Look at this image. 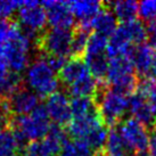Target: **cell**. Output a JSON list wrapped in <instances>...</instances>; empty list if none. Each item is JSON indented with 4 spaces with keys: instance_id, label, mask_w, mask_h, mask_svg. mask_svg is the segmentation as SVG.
<instances>
[{
    "instance_id": "9c48e42d",
    "label": "cell",
    "mask_w": 156,
    "mask_h": 156,
    "mask_svg": "<svg viewBox=\"0 0 156 156\" xmlns=\"http://www.w3.org/2000/svg\"><path fill=\"white\" fill-rule=\"evenodd\" d=\"M140 80L156 81V48L149 44L136 46L128 54Z\"/></svg>"
},
{
    "instance_id": "52a82bcc",
    "label": "cell",
    "mask_w": 156,
    "mask_h": 156,
    "mask_svg": "<svg viewBox=\"0 0 156 156\" xmlns=\"http://www.w3.org/2000/svg\"><path fill=\"white\" fill-rule=\"evenodd\" d=\"M69 140L67 133L63 126L51 124L47 136L41 140L30 143L25 152L34 156H56L61 154L63 147Z\"/></svg>"
},
{
    "instance_id": "8992f818",
    "label": "cell",
    "mask_w": 156,
    "mask_h": 156,
    "mask_svg": "<svg viewBox=\"0 0 156 156\" xmlns=\"http://www.w3.org/2000/svg\"><path fill=\"white\" fill-rule=\"evenodd\" d=\"M20 27L27 39L34 44L40 34L46 29L47 13L41 2L38 1H21V8L18 9Z\"/></svg>"
},
{
    "instance_id": "f546056e",
    "label": "cell",
    "mask_w": 156,
    "mask_h": 156,
    "mask_svg": "<svg viewBox=\"0 0 156 156\" xmlns=\"http://www.w3.org/2000/svg\"><path fill=\"white\" fill-rule=\"evenodd\" d=\"M21 8V1L14 0H0V20L7 21L12 17L17 9Z\"/></svg>"
},
{
    "instance_id": "44dd1931",
    "label": "cell",
    "mask_w": 156,
    "mask_h": 156,
    "mask_svg": "<svg viewBox=\"0 0 156 156\" xmlns=\"http://www.w3.org/2000/svg\"><path fill=\"white\" fill-rule=\"evenodd\" d=\"M84 62L90 74L98 82L105 81L109 63V58L106 52L97 55H84Z\"/></svg>"
},
{
    "instance_id": "9a60e30c",
    "label": "cell",
    "mask_w": 156,
    "mask_h": 156,
    "mask_svg": "<svg viewBox=\"0 0 156 156\" xmlns=\"http://www.w3.org/2000/svg\"><path fill=\"white\" fill-rule=\"evenodd\" d=\"M89 73L90 72L82 57H71L64 67L57 73V76L59 83H62L65 88H69Z\"/></svg>"
},
{
    "instance_id": "ffe728a7",
    "label": "cell",
    "mask_w": 156,
    "mask_h": 156,
    "mask_svg": "<svg viewBox=\"0 0 156 156\" xmlns=\"http://www.w3.org/2000/svg\"><path fill=\"white\" fill-rule=\"evenodd\" d=\"M98 88V82L90 73L86 76L80 79L79 81L73 83L72 86L66 88V94L71 96V98L74 97H90L94 98L96 91Z\"/></svg>"
},
{
    "instance_id": "484cf974",
    "label": "cell",
    "mask_w": 156,
    "mask_h": 156,
    "mask_svg": "<svg viewBox=\"0 0 156 156\" xmlns=\"http://www.w3.org/2000/svg\"><path fill=\"white\" fill-rule=\"evenodd\" d=\"M95 154L83 139L69 140L61 152V156H95Z\"/></svg>"
},
{
    "instance_id": "83f0119b",
    "label": "cell",
    "mask_w": 156,
    "mask_h": 156,
    "mask_svg": "<svg viewBox=\"0 0 156 156\" xmlns=\"http://www.w3.org/2000/svg\"><path fill=\"white\" fill-rule=\"evenodd\" d=\"M108 46V38L99 33H91L88 40L87 49L84 55H97V54H105Z\"/></svg>"
},
{
    "instance_id": "d6a6232c",
    "label": "cell",
    "mask_w": 156,
    "mask_h": 156,
    "mask_svg": "<svg viewBox=\"0 0 156 156\" xmlns=\"http://www.w3.org/2000/svg\"><path fill=\"white\" fill-rule=\"evenodd\" d=\"M149 156H156V130H154L151 134L149 139Z\"/></svg>"
},
{
    "instance_id": "7402d4cb",
    "label": "cell",
    "mask_w": 156,
    "mask_h": 156,
    "mask_svg": "<svg viewBox=\"0 0 156 156\" xmlns=\"http://www.w3.org/2000/svg\"><path fill=\"white\" fill-rule=\"evenodd\" d=\"M120 26H121V29L126 33V35L128 37V39L133 47L145 44L146 39L148 38L147 29L144 25V23L139 20H134V21L126 23H121Z\"/></svg>"
},
{
    "instance_id": "cb8c5ba5",
    "label": "cell",
    "mask_w": 156,
    "mask_h": 156,
    "mask_svg": "<svg viewBox=\"0 0 156 156\" xmlns=\"http://www.w3.org/2000/svg\"><path fill=\"white\" fill-rule=\"evenodd\" d=\"M71 109L73 117L84 116L98 112L94 98L90 97H74L71 98Z\"/></svg>"
},
{
    "instance_id": "8fae6325",
    "label": "cell",
    "mask_w": 156,
    "mask_h": 156,
    "mask_svg": "<svg viewBox=\"0 0 156 156\" xmlns=\"http://www.w3.org/2000/svg\"><path fill=\"white\" fill-rule=\"evenodd\" d=\"M46 109L48 115L59 126H67L71 123L73 115L71 109V100L69 95L63 91H56L46 100Z\"/></svg>"
},
{
    "instance_id": "d6986e66",
    "label": "cell",
    "mask_w": 156,
    "mask_h": 156,
    "mask_svg": "<svg viewBox=\"0 0 156 156\" xmlns=\"http://www.w3.org/2000/svg\"><path fill=\"white\" fill-rule=\"evenodd\" d=\"M115 15L117 21L122 23L131 22L137 20L139 14V4L132 0H123V1H114V2H105Z\"/></svg>"
},
{
    "instance_id": "4316f807",
    "label": "cell",
    "mask_w": 156,
    "mask_h": 156,
    "mask_svg": "<svg viewBox=\"0 0 156 156\" xmlns=\"http://www.w3.org/2000/svg\"><path fill=\"white\" fill-rule=\"evenodd\" d=\"M20 151L16 139L10 128L0 130V156L13 155Z\"/></svg>"
},
{
    "instance_id": "603a6c76",
    "label": "cell",
    "mask_w": 156,
    "mask_h": 156,
    "mask_svg": "<svg viewBox=\"0 0 156 156\" xmlns=\"http://www.w3.org/2000/svg\"><path fill=\"white\" fill-rule=\"evenodd\" d=\"M91 34V31L82 26L76 25L73 27V39H72V49L71 57H82L86 54L88 40Z\"/></svg>"
},
{
    "instance_id": "74e56055",
    "label": "cell",
    "mask_w": 156,
    "mask_h": 156,
    "mask_svg": "<svg viewBox=\"0 0 156 156\" xmlns=\"http://www.w3.org/2000/svg\"><path fill=\"white\" fill-rule=\"evenodd\" d=\"M9 156H17L16 154H13V155H9Z\"/></svg>"
},
{
    "instance_id": "2e32d148",
    "label": "cell",
    "mask_w": 156,
    "mask_h": 156,
    "mask_svg": "<svg viewBox=\"0 0 156 156\" xmlns=\"http://www.w3.org/2000/svg\"><path fill=\"white\" fill-rule=\"evenodd\" d=\"M103 124L99 116V112L84 115V116L73 117L67 126V132L74 139H84L91 131L98 126Z\"/></svg>"
},
{
    "instance_id": "30bf717a",
    "label": "cell",
    "mask_w": 156,
    "mask_h": 156,
    "mask_svg": "<svg viewBox=\"0 0 156 156\" xmlns=\"http://www.w3.org/2000/svg\"><path fill=\"white\" fill-rule=\"evenodd\" d=\"M119 130L134 154L148 152L151 136L148 134V129L144 124L131 117L122 122Z\"/></svg>"
},
{
    "instance_id": "4dcf8cb0",
    "label": "cell",
    "mask_w": 156,
    "mask_h": 156,
    "mask_svg": "<svg viewBox=\"0 0 156 156\" xmlns=\"http://www.w3.org/2000/svg\"><path fill=\"white\" fill-rule=\"evenodd\" d=\"M139 15L148 22L156 20V0L141 1L139 4Z\"/></svg>"
},
{
    "instance_id": "ac0fdd59",
    "label": "cell",
    "mask_w": 156,
    "mask_h": 156,
    "mask_svg": "<svg viewBox=\"0 0 156 156\" xmlns=\"http://www.w3.org/2000/svg\"><path fill=\"white\" fill-rule=\"evenodd\" d=\"M117 18L104 2V8L92 21V30L105 37H111L117 29Z\"/></svg>"
},
{
    "instance_id": "d590c367",
    "label": "cell",
    "mask_w": 156,
    "mask_h": 156,
    "mask_svg": "<svg viewBox=\"0 0 156 156\" xmlns=\"http://www.w3.org/2000/svg\"><path fill=\"white\" fill-rule=\"evenodd\" d=\"M22 156H34V155H32V154H30V153L25 152V153H24V154H23Z\"/></svg>"
},
{
    "instance_id": "f1b7e54d",
    "label": "cell",
    "mask_w": 156,
    "mask_h": 156,
    "mask_svg": "<svg viewBox=\"0 0 156 156\" xmlns=\"http://www.w3.org/2000/svg\"><path fill=\"white\" fill-rule=\"evenodd\" d=\"M137 90L143 94L149 103L152 111L156 115V81L154 80H140Z\"/></svg>"
},
{
    "instance_id": "277c9868",
    "label": "cell",
    "mask_w": 156,
    "mask_h": 156,
    "mask_svg": "<svg viewBox=\"0 0 156 156\" xmlns=\"http://www.w3.org/2000/svg\"><path fill=\"white\" fill-rule=\"evenodd\" d=\"M25 80L31 90L39 97H49L59 87L57 73L42 57L35 58L27 66Z\"/></svg>"
},
{
    "instance_id": "5b68a950",
    "label": "cell",
    "mask_w": 156,
    "mask_h": 156,
    "mask_svg": "<svg viewBox=\"0 0 156 156\" xmlns=\"http://www.w3.org/2000/svg\"><path fill=\"white\" fill-rule=\"evenodd\" d=\"M73 29H48L44 30L33 47L40 57L63 56L71 58Z\"/></svg>"
},
{
    "instance_id": "7a4b0ae2",
    "label": "cell",
    "mask_w": 156,
    "mask_h": 156,
    "mask_svg": "<svg viewBox=\"0 0 156 156\" xmlns=\"http://www.w3.org/2000/svg\"><path fill=\"white\" fill-rule=\"evenodd\" d=\"M50 117L46 106L40 104L29 115L12 116L9 128L16 137L30 144L44 139L50 129Z\"/></svg>"
},
{
    "instance_id": "ba28073f",
    "label": "cell",
    "mask_w": 156,
    "mask_h": 156,
    "mask_svg": "<svg viewBox=\"0 0 156 156\" xmlns=\"http://www.w3.org/2000/svg\"><path fill=\"white\" fill-rule=\"evenodd\" d=\"M40 97L30 88L23 86L1 101V106L10 116L29 115L40 105Z\"/></svg>"
},
{
    "instance_id": "e575fe53",
    "label": "cell",
    "mask_w": 156,
    "mask_h": 156,
    "mask_svg": "<svg viewBox=\"0 0 156 156\" xmlns=\"http://www.w3.org/2000/svg\"><path fill=\"white\" fill-rule=\"evenodd\" d=\"M95 156H106V154L104 153V151L103 152H99V153H96Z\"/></svg>"
},
{
    "instance_id": "6da1fadb",
    "label": "cell",
    "mask_w": 156,
    "mask_h": 156,
    "mask_svg": "<svg viewBox=\"0 0 156 156\" xmlns=\"http://www.w3.org/2000/svg\"><path fill=\"white\" fill-rule=\"evenodd\" d=\"M97 108L99 112L101 123L107 129L119 126L129 108L130 97L114 90L107 83L98 82V88L94 96Z\"/></svg>"
},
{
    "instance_id": "7c38bea8",
    "label": "cell",
    "mask_w": 156,
    "mask_h": 156,
    "mask_svg": "<svg viewBox=\"0 0 156 156\" xmlns=\"http://www.w3.org/2000/svg\"><path fill=\"white\" fill-rule=\"evenodd\" d=\"M47 13L48 23L55 29H72L74 25V15L71 12L69 2L64 1H42Z\"/></svg>"
},
{
    "instance_id": "836d02e7",
    "label": "cell",
    "mask_w": 156,
    "mask_h": 156,
    "mask_svg": "<svg viewBox=\"0 0 156 156\" xmlns=\"http://www.w3.org/2000/svg\"><path fill=\"white\" fill-rule=\"evenodd\" d=\"M4 92H2V88H1V82H0V103L4 100Z\"/></svg>"
},
{
    "instance_id": "4fadbf2b",
    "label": "cell",
    "mask_w": 156,
    "mask_h": 156,
    "mask_svg": "<svg viewBox=\"0 0 156 156\" xmlns=\"http://www.w3.org/2000/svg\"><path fill=\"white\" fill-rule=\"evenodd\" d=\"M69 6L74 17L78 18V25L91 31L92 21L103 10L104 2L95 0H81V1H69Z\"/></svg>"
},
{
    "instance_id": "1f68e13d",
    "label": "cell",
    "mask_w": 156,
    "mask_h": 156,
    "mask_svg": "<svg viewBox=\"0 0 156 156\" xmlns=\"http://www.w3.org/2000/svg\"><path fill=\"white\" fill-rule=\"evenodd\" d=\"M10 119H12V116H10L8 113L5 111L4 107L0 105V130H4V129L9 128Z\"/></svg>"
},
{
    "instance_id": "d4e9b609",
    "label": "cell",
    "mask_w": 156,
    "mask_h": 156,
    "mask_svg": "<svg viewBox=\"0 0 156 156\" xmlns=\"http://www.w3.org/2000/svg\"><path fill=\"white\" fill-rule=\"evenodd\" d=\"M108 131L109 129H107L104 124H100L91 131L83 140L90 146V148L95 153L103 152L108 138Z\"/></svg>"
},
{
    "instance_id": "8d00e7d4",
    "label": "cell",
    "mask_w": 156,
    "mask_h": 156,
    "mask_svg": "<svg viewBox=\"0 0 156 156\" xmlns=\"http://www.w3.org/2000/svg\"><path fill=\"white\" fill-rule=\"evenodd\" d=\"M154 129L156 130V120H155V126H154Z\"/></svg>"
},
{
    "instance_id": "5bb4252c",
    "label": "cell",
    "mask_w": 156,
    "mask_h": 156,
    "mask_svg": "<svg viewBox=\"0 0 156 156\" xmlns=\"http://www.w3.org/2000/svg\"><path fill=\"white\" fill-rule=\"evenodd\" d=\"M129 109L134 120L140 122L147 129L154 128L156 115L152 111V107L146 99V97L143 94H140L138 90H136V92L130 97Z\"/></svg>"
},
{
    "instance_id": "e0dca14e",
    "label": "cell",
    "mask_w": 156,
    "mask_h": 156,
    "mask_svg": "<svg viewBox=\"0 0 156 156\" xmlns=\"http://www.w3.org/2000/svg\"><path fill=\"white\" fill-rule=\"evenodd\" d=\"M104 153L106 156H133L132 152L128 144L124 141L119 128L115 126L113 129H109L108 138L105 145Z\"/></svg>"
},
{
    "instance_id": "3957f363",
    "label": "cell",
    "mask_w": 156,
    "mask_h": 156,
    "mask_svg": "<svg viewBox=\"0 0 156 156\" xmlns=\"http://www.w3.org/2000/svg\"><path fill=\"white\" fill-rule=\"evenodd\" d=\"M33 44L22 32L18 23H12L9 37L0 56L4 57L12 72L21 73L30 65V51Z\"/></svg>"
}]
</instances>
